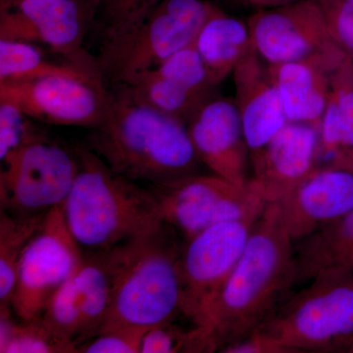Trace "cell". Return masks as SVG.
<instances>
[{
  "instance_id": "9a60e30c",
  "label": "cell",
  "mask_w": 353,
  "mask_h": 353,
  "mask_svg": "<svg viewBox=\"0 0 353 353\" xmlns=\"http://www.w3.org/2000/svg\"><path fill=\"white\" fill-rule=\"evenodd\" d=\"M201 163L213 174L245 187L250 162L240 112L233 99L215 97L199 108L187 124Z\"/></svg>"
},
{
  "instance_id": "7a4b0ae2",
  "label": "cell",
  "mask_w": 353,
  "mask_h": 353,
  "mask_svg": "<svg viewBox=\"0 0 353 353\" xmlns=\"http://www.w3.org/2000/svg\"><path fill=\"white\" fill-rule=\"evenodd\" d=\"M108 111L83 145L109 168L138 183L158 185L199 173L201 161L187 124L110 85Z\"/></svg>"
},
{
  "instance_id": "836d02e7",
  "label": "cell",
  "mask_w": 353,
  "mask_h": 353,
  "mask_svg": "<svg viewBox=\"0 0 353 353\" xmlns=\"http://www.w3.org/2000/svg\"><path fill=\"white\" fill-rule=\"evenodd\" d=\"M245 6L254 7L256 9L275 8V7L289 6L303 0H234Z\"/></svg>"
},
{
  "instance_id": "8d00e7d4",
  "label": "cell",
  "mask_w": 353,
  "mask_h": 353,
  "mask_svg": "<svg viewBox=\"0 0 353 353\" xmlns=\"http://www.w3.org/2000/svg\"><path fill=\"white\" fill-rule=\"evenodd\" d=\"M232 1H234V0H232Z\"/></svg>"
},
{
  "instance_id": "3957f363",
  "label": "cell",
  "mask_w": 353,
  "mask_h": 353,
  "mask_svg": "<svg viewBox=\"0 0 353 353\" xmlns=\"http://www.w3.org/2000/svg\"><path fill=\"white\" fill-rule=\"evenodd\" d=\"M75 148L78 174L62 208L83 252L110 250L163 222L150 187L115 173L85 145Z\"/></svg>"
},
{
  "instance_id": "d6986e66",
  "label": "cell",
  "mask_w": 353,
  "mask_h": 353,
  "mask_svg": "<svg viewBox=\"0 0 353 353\" xmlns=\"http://www.w3.org/2000/svg\"><path fill=\"white\" fill-rule=\"evenodd\" d=\"M345 61L314 59L267 65L289 122L319 129L328 103L332 75Z\"/></svg>"
},
{
  "instance_id": "4fadbf2b",
  "label": "cell",
  "mask_w": 353,
  "mask_h": 353,
  "mask_svg": "<svg viewBox=\"0 0 353 353\" xmlns=\"http://www.w3.org/2000/svg\"><path fill=\"white\" fill-rule=\"evenodd\" d=\"M253 48L267 65L347 57L334 44L315 0L257 9L248 21Z\"/></svg>"
},
{
  "instance_id": "4dcf8cb0",
  "label": "cell",
  "mask_w": 353,
  "mask_h": 353,
  "mask_svg": "<svg viewBox=\"0 0 353 353\" xmlns=\"http://www.w3.org/2000/svg\"><path fill=\"white\" fill-rule=\"evenodd\" d=\"M32 125L15 101L0 99V160L24 141Z\"/></svg>"
},
{
  "instance_id": "ffe728a7",
  "label": "cell",
  "mask_w": 353,
  "mask_h": 353,
  "mask_svg": "<svg viewBox=\"0 0 353 353\" xmlns=\"http://www.w3.org/2000/svg\"><path fill=\"white\" fill-rule=\"evenodd\" d=\"M318 166L353 173V61L332 75L328 103L318 129Z\"/></svg>"
},
{
  "instance_id": "1f68e13d",
  "label": "cell",
  "mask_w": 353,
  "mask_h": 353,
  "mask_svg": "<svg viewBox=\"0 0 353 353\" xmlns=\"http://www.w3.org/2000/svg\"><path fill=\"white\" fill-rule=\"evenodd\" d=\"M190 352V329L175 321L148 329L141 341V353Z\"/></svg>"
},
{
  "instance_id": "83f0119b",
  "label": "cell",
  "mask_w": 353,
  "mask_h": 353,
  "mask_svg": "<svg viewBox=\"0 0 353 353\" xmlns=\"http://www.w3.org/2000/svg\"><path fill=\"white\" fill-rule=\"evenodd\" d=\"M164 0H99L92 34L97 46L136 24Z\"/></svg>"
},
{
  "instance_id": "ac0fdd59",
  "label": "cell",
  "mask_w": 353,
  "mask_h": 353,
  "mask_svg": "<svg viewBox=\"0 0 353 353\" xmlns=\"http://www.w3.org/2000/svg\"><path fill=\"white\" fill-rule=\"evenodd\" d=\"M236 108L250 157L287 124L284 105L277 88L269 77L267 65L254 48L236 65L233 72Z\"/></svg>"
},
{
  "instance_id": "4316f807",
  "label": "cell",
  "mask_w": 353,
  "mask_h": 353,
  "mask_svg": "<svg viewBox=\"0 0 353 353\" xmlns=\"http://www.w3.org/2000/svg\"><path fill=\"white\" fill-rule=\"evenodd\" d=\"M154 71L194 94L208 99L217 97L218 85L211 78L194 41L167 58Z\"/></svg>"
},
{
  "instance_id": "d6a6232c",
  "label": "cell",
  "mask_w": 353,
  "mask_h": 353,
  "mask_svg": "<svg viewBox=\"0 0 353 353\" xmlns=\"http://www.w3.org/2000/svg\"><path fill=\"white\" fill-rule=\"evenodd\" d=\"M221 353H292L289 348L269 338L266 334L254 332L243 340L223 348Z\"/></svg>"
},
{
  "instance_id": "8992f818",
  "label": "cell",
  "mask_w": 353,
  "mask_h": 353,
  "mask_svg": "<svg viewBox=\"0 0 353 353\" xmlns=\"http://www.w3.org/2000/svg\"><path fill=\"white\" fill-rule=\"evenodd\" d=\"M311 281L255 332L292 353H348L353 343V271L326 269Z\"/></svg>"
},
{
  "instance_id": "cb8c5ba5",
  "label": "cell",
  "mask_w": 353,
  "mask_h": 353,
  "mask_svg": "<svg viewBox=\"0 0 353 353\" xmlns=\"http://www.w3.org/2000/svg\"><path fill=\"white\" fill-rule=\"evenodd\" d=\"M46 214L17 216L0 210V316L14 314L12 299L21 256Z\"/></svg>"
},
{
  "instance_id": "e0dca14e",
  "label": "cell",
  "mask_w": 353,
  "mask_h": 353,
  "mask_svg": "<svg viewBox=\"0 0 353 353\" xmlns=\"http://www.w3.org/2000/svg\"><path fill=\"white\" fill-rule=\"evenodd\" d=\"M277 203L285 230L296 243L353 210V173L317 166Z\"/></svg>"
},
{
  "instance_id": "484cf974",
  "label": "cell",
  "mask_w": 353,
  "mask_h": 353,
  "mask_svg": "<svg viewBox=\"0 0 353 353\" xmlns=\"http://www.w3.org/2000/svg\"><path fill=\"white\" fill-rule=\"evenodd\" d=\"M0 352L77 353V348L55 336L43 318L21 320L12 314L0 316Z\"/></svg>"
},
{
  "instance_id": "d4e9b609",
  "label": "cell",
  "mask_w": 353,
  "mask_h": 353,
  "mask_svg": "<svg viewBox=\"0 0 353 353\" xmlns=\"http://www.w3.org/2000/svg\"><path fill=\"white\" fill-rule=\"evenodd\" d=\"M125 87L129 88L139 101L160 112L173 116L185 124L203 104L211 99L190 92L178 83L160 75L154 70Z\"/></svg>"
},
{
  "instance_id": "d590c367",
  "label": "cell",
  "mask_w": 353,
  "mask_h": 353,
  "mask_svg": "<svg viewBox=\"0 0 353 353\" xmlns=\"http://www.w3.org/2000/svg\"><path fill=\"white\" fill-rule=\"evenodd\" d=\"M348 353H353V343H352V347H350V350H348Z\"/></svg>"
},
{
  "instance_id": "7402d4cb",
  "label": "cell",
  "mask_w": 353,
  "mask_h": 353,
  "mask_svg": "<svg viewBox=\"0 0 353 353\" xmlns=\"http://www.w3.org/2000/svg\"><path fill=\"white\" fill-rule=\"evenodd\" d=\"M296 284L330 268L353 271V210L294 243Z\"/></svg>"
},
{
  "instance_id": "f546056e",
  "label": "cell",
  "mask_w": 353,
  "mask_h": 353,
  "mask_svg": "<svg viewBox=\"0 0 353 353\" xmlns=\"http://www.w3.org/2000/svg\"><path fill=\"white\" fill-rule=\"evenodd\" d=\"M146 327H123L97 334L77 348L81 353H141Z\"/></svg>"
},
{
  "instance_id": "8fae6325",
  "label": "cell",
  "mask_w": 353,
  "mask_h": 353,
  "mask_svg": "<svg viewBox=\"0 0 353 353\" xmlns=\"http://www.w3.org/2000/svg\"><path fill=\"white\" fill-rule=\"evenodd\" d=\"M83 255L67 226L62 205L53 208L21 256L12 299L15 317H41L55 292L80 266Z\"/></svg>"
},
{
  "instance_id": "2e32d148",
  "label": "cell",
  "mask_w": 353,
  "mask_h": 353,
  "mask_svg": "<svg viewBox=\"0 0 353 353\" xmlns=\"http://www.w3.org/2000/svg\"><path fill=\"white\" fill-rule=\"evenodd\" d=\"M318 130L288 122L263 150L250 157L248 185L267 203H276L296 189L318 166Z\"/></svg>"
},
{
  "instance_id": "9c48e42d",
  "label": "cell",
  "mask_w": 353,
  "mask_h": 353,
  "mask_svg": "<svg viewBox=\"0 0 353 353\" xmlns=\"http://www.w3.org/2000/svg\"><path fill=\"white\" fill-rule=\"evenodd\" d=\"M148 187L161 220L183 241L220 223L260 214L268 204L248 183L240 187L215 174H192Z\"/></svg>"
},
{
  "instance_id": "ba28073f",
  "label": "cell",
  "mask_w": 353,
  "mask_h": 353,
  "mask_svg": "<svg viewBox=\"0 0 353 353\" xmlns=\"http://www.w3.org/2000/svg\"><path fill=\"white\" fill-rule=\"evenodd\" d=\"M131 241L110 250L83 252L80 266L55 292L41 316L55 336L78 348L99 334Z\"/></svg>"
},
{
  "instance_id": "603a6c76",
  "label": "cell",
  "mask_w": 353,
  "mask_h": 353,
  "mask_svg": "<svg viewBox=\"0 0 353 353\" xmlns=\"http://www.w3.org/2000/svg\"><path fill=\"white\" fill-rule=\"evenodd\" d=\"M51 77L101 79L95 60L55 61L46 57L38 46L0 39V83L28 82Z\"/></svg>"
},
{
  "instance_id": "52a82bcc",
  "label": "cell",
  "mask_w": 353,
  "mask_h": 353,
  "mask_svg": "<svg viewBox=\"0 0 353 353\" xmlns=\"http://www.w3.org/2000/svg\"><path fill=\"white\" fill-rule=\"evenodd\" d=\"M78 170L76 148L52 141L32 124L24 141L1 160L0 210L46 214L66 201Z\"/></svg>"
},
{
  "instance_id": "277c9868",
  "label": "cell",
  "mask_w": 353,
  "mask_h": 353,
  "mask_svg": "<svg viewBox=\"0 0 353 353\" xmlns=\"http://www.w3.org/2000/svg\"><path fill=\"white\" fill-rule=\"evenodd\" d=\"M179 236L162 222L131 241L99 334L123 327L152 328L182 315Z\"/></svg>"
},
{
  "instance_id": "5bb4252c",
  "label": "cell",
  "mask_w": 353,
  "mask_h": 353,
  "mask_svg": "<svg viewBox=\"0 0 353 353\" xmlns=\"http://www.w3.org/2000/svg\"><path fill=\"white\" fill-rule=\"evenodd\" d=\"M0 99H12L30 119L90 130L105 116L109 90L99 78L51 77L0 83Z\"/></svg>"
},
{
  "instance_id": "5b68a950",
  "label": "cell",
  "mask_w": 353,
  "mask_h": 353,
  "mask_svg": "<svg viewBox=\"0 0 353 353\" xmlns=\"http://www.w3.org/2000/svg\"><path fill=\"white\" fill-rule=\"evenodd\" d=\"M219 6L206 0H164L136 24L97 46L99 76L108 87L129 85L196 41Z\"/></svg>"
},
{
  "instance_id": "f1b7e54d",
  "label": "cell",
  "mask_w": 353,
  "mask_h": 353,
  "mask_svg": "<svg viewBox=\"0 0 353 353\" xmlns=\"http://www.w3.org/2000/svg\"><path fill=\"white\" fill-rule=\"evenodd\" d=\"M334 44L353 61V0H315Z\"/></svg>"
},
{
  "instance_id": "6da1fadb",
  "label": "cell",
  "mask_w": 353,
  "mask_h": 353,
  "mask_svg": "<svg viewBox=\"0 0 353 353\" xmlns=\"http://www.w3.org/2000/svg\"><path fill=\"white\" fill-rule=\"evenodd\" d=\"M294 285V241L277 202L268 203L203 321L190 329V352H221L254 333Z\"/></svg>"
},
{
  "instance_id": "30bf717a",
  "label": "cell",
  "mask_w": 353,
  "mask_h": 353,
  "mask_svg": "<svg viewBox=\"0 0 353 353\" xmlns=\"http://www.w3.org/2000/svg\"><path fill=\"white\" fill-rule=\"evenodd\" d=\"M262 213L220 223L183 241L179 259L181 309L192 327L203 321L245 252Z\"/></svg>"
},
{
  "instance_id": "e575fe53",
  "label": "cell",
  "mask_w": 353,
  "mask_h": 353,
  "mask_svg": "<svg viewBox=\"0 0 353 353\" xmlns=\"http://www.w3.org/2000/svg\"><path fill=\"white\" fill-rule=\"evenodd\" d=\"M20 1H22V0H0V12L16 6Z\"/></svg>"
},
{
  "instance_id": "7c38bea8",
  "label": "cell",
  "mask_w": 353,
  "mask_h": 353,
  "mask_svg": "<svg viewBox=\"0 0 353 353\" xmlns=\"http://www.w3.org/2000/svg\"><path fill=\"white\" fill-rule=\"evenodd\" d=\"M99 8V0H22L0 12V39L46 48L73 60H94L83 50Z\"/></svg>"
},
{
  "instance_id": "44dd1931",
  "label": "cell",
  "mask_w": 353,
  "mask_h": 353,
  "mask_svg": "<svg viewBox=\"0 0 353 353\" xmlns=\"http://www.w3.org/2000/svg\"><path fill=\"white\" fill-rule=\"evenodd\" d=\"M194 44L218 85L233 74L236 65L253 48L248 23L229 15L220 7L201 28Z\"/></svg>"
}]
</instances>
